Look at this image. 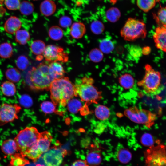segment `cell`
<instances>
[{"mask_svg": "<svg viewBox=\"0 0 166 166\" xmlns=\"http://www.w3.org/2000/svg\"><path fill=\"white\" fill-rule=\"evenodd\" d=\"M52 102L56 105L65 106L75 96L74 85L67 77L55 79L49 88Z\"/></svg>", "mask_w": 166, "mask_h": 166, "instance_id": "6da1fadb", "label": "cell"}, {"mask_svg": "<svg viewBox=\"0 0 166 166\" xmlns=\"http://www.w3.org/2000/svg\"><path fill=\"white\" fill-rule=\"evenodd\" d=\"M92 77H84L74 85L75 96H79L87 106L91 103L97 104L102 97L101 92L94 85Z\"/></svg>", "mask_w": 166, "mask_h": 166, "instance_id": "7a4b0ae2", "label": "cell"}, {"mask_svg": "<svg viewBox=\"0 0 166 166\" xmlns=\"http://www.w3.org/2000/svg\"><path fill=\"white\" fill-rule=\"evenodd\" d=\"M49 64L42 63L36 67H33L29 73L30 85L33 88L38 90H48L54 80L51 74Z\"/></svg>", "mask_w": 166, "mask_h": 166, "instance_id": "3957f363", "label": "cell"}, {"mask_svg": "<svg viewBox=\"0 0 166 166\" xmlns=\"http://www.w3.org/2000/svg\"><path fill=\"white\" fill-rule=\"evenodd\" d=\"M145 73L143 78L138 81L137 85L141 87L144 92L151 96H155L162 90L161 76L160 72L154 69L149 65L145 66Z\"/></svg>", "mask_w": 166, "mask_h": 166, "instance_id": "277c9868", "label": "cell"}, {"mask_svg": "<svg viewBox=\"0 0 166 166\" xmlns=\"http://www.w3.org/2000/svg\"><path fill=\"white\" fill-rule=\"evenodd\" d=\"M121 35L126 41H133L144 38L147 34L145 24L135 18H130L121 30Z\"/></svg>", "mask_w": 166, "mask_h": 166, "instance_id": "5b68a950", "label": "cell"}, {"mask_svg": "<svg viewBox=\"0 0 166 166\" xmlns=\"http://www.w3.org/2000/svg\"><path fill=\"white\" fill-rule=\"evenodd\" d=\"M40 133L35 128L33 127H26L19 132L14 140L21 154L23 156L35 144L39 138Z\"/></svg>", "mask_w": 166, "mask_h": 166, "instance_id": "8992f818", "label": "cell"}, {"mask_svg": "<svg viewBox=\"0 0 166 166\" xmlns=\"http://www.w3.org/2000/svg\"><path fill=\"white\" fill-rule=\"evenodd\" d=\"M124 114L133 122L143 124L149 128L154 124L156 119L155 113L147 110L139 109L136 106L126 109Z\"/></svg>", "mask_w": 166, "mask_h": 166, "instance_id": "52a82bcc", "label": "cell"}, {"mask_svg": "<svg viewBox=\"0 0 166 166\" xmlns=\"http://www.w3.org/2000/svg\"><path fill=\"white\" fill-rule=\"evenodd\" d=\"M146 166H166V146L160 143L144 152Z\"/></svg>", "mask_w": 166, "mask_h": 166, "instance_id": "ba28073f", "label": "cell"}, {"mask_svg": "<svg viewBox=\"0 0 166 166\" xmlns=\"http://www.w3.org/2000/svg\"><path fill=\"white\" fill-rule=\"evenodd\" d=\"M67 153L59 145H54L42 154L43 159L46 166H59Z\"/></svg>", "mask_w": 166, "mask_h": 166, "instance_id": "9c48e42d", "label": "cell"}, {"mask_svg": "<svg viewBox=\"0 0 166 166\" xmlns=\"http://www.w3.org/2000/svg\"><path fill=\"white\" fill-rule=\"evenodd\" d=\"M43 54L46 61L50 62L58 61L65 62L68 59V57L63 49L55 45H47Z\"/></svg>", "mask_w": 166, "mask_h": 166, "instance_id": "30bf717a", "label": "cell"}, {"mask_svg": "<svg viewBox=\"0 0 166 166\" xmlns=\"http://www.w3.org/2000/svg\"><path fill=\"white\" fill-rule=\"evenodd\" d=\"M21 109L16 104H2L0 106V125L11 122L18 118V114Z\"/></svg>", "mask_w": 166, "mask_h": 166, "instance_id": "8fae6325", "label": "cell"}, {"mask_svg": "<svg viewBox=\"0 0 166 166\" xmlns=\"http://www.w3.org/2000/svg\"><path fill=\"white\" fill-rule=\"evenodd\" d=\"M52 140L51 135L47 131L40 133L39 136L34 145L35 149L42 155L50 148Z\"/></svg>", "mask_w": 166, "mask_h": 166, "instance_id": "7c38bea8", "label": "cell"}, {"mask_svg": "<svg viewBox=\"0 0 166 166\" xmlns=\"http://www.w3.org/2000/svg\"><path fill=\"white\" fill-rule=\"evenodd\" d=\"M153 37L156 47L166 52V25L157 27Z\"/></svg>", "mask_w": 166, "mask_h": 166, "instance_id": "4fadbf2b", "label": "cell"}, {"mask_svg": "<svg viewBox=\"0 0 166 166\" xmlns=\"http://www.w3.org/2000/svg\"><path fill=\"white\" fill-rule=\"evenodd\" d=\"M21 22L17 17L11 16L6 22L4 28L6 32L13 34L16 33L21 27Z\"/></svg>", "mask_w": 166, "mask_h": 166, "instance_id": "5bb4252c", "label": "cell"}, {"mask_svg": "<svg viewBox=\"0 0 166 166\" xmlns=\"http://www.w3.org/2000/svg\"><path fill=\"white\" fill-rule=\"evenodd\" d=\"M1 148L2 152L6 155L13 156L18 151L17 144L14 140L8 139L2 143Z\"/></svg>", "mask_w": 166, "mask_h": 166, "instance_id": "9a60e30c", "label": "cell"}, {"mask_svg": "<svg viewBox=\"0 0 166 166\" xmlns=\"http://www.w3.org/2000/svg\"><path fill=\"white\" fill-rule=\"evenodd\" d=\"M86 30L85 26L83 23L76 22L72 24L70 28V34L73 38L79 39L83 36Z\"/></svg>", "mask_w": 166, "mask_h": 166, "instance_id": "2e32d148", "label": "cell"}, {"mask_svg": "<svg viewBox=\"0 0 166 166\" xmlns=\"http://www.w3.org/2000/svg\"><path fill=\"white\" fill-rule=\"evenodd\" d=\"M49 68L51 74L54 80L64 76L65 71L63 66L60 62L54 61L49 63Z\"/></svg>", "mask_w": 166, "mask_h": 166, "instance_id": "e0dca14e", "label": "cell"}, {"mask_svg": "<svg viewBox=\"0 0 166 166\" xmlns=\"http://www.w3.org/2000/svg\"><path fill=\"white\" fill-rule=\"evenodd\" d=\"M56 5L55 2L51 0H45L41 4L40 9L41 13L46 16L53 14L56 11Z\"/></svg>", "mask_w": 166, "mask_h": 166, "instance_id": "ac0fdd59", "label": "cell"}, {"mask_svg": "<svg viewBox=\"0 0 166 166\" xmlns=\"http://www.w3.org/2000/svg\"><path fill=\"white\" fill-rule=\"evenodd\" d=\"M86 161L90 166H98L102 161V157L100 152L91 151L87 154Z\"/></svg>", "mask_w": 166, "mask_h": 166, "instance_id": "d6986e66", "label": "cell"}, {"mask_svg": "<svg viewBox=\"0 0 166 166\" xmlns=\"http://www.w3.org/2000/svg\"><path fill=\"white\" fill-rule=\"evenodd\" d=\"M121 85L125 89L132 88L134 85V80L133 77L130 74L124 73L119 78Z\"/></svg>", "mask_w": 166, "mask_h": 166, "instance_id": "ffe728a7", "label": "cell"}, {"mask_svg": "<svg viewBox=\"0 0 166 166\" xmlns=\"http://www.w3.org/2000/svg\"><path fill=\"white\" fill-rule=\"evenodd\" d=\"M1 89L2 93L7 97L14 96L16 92L15 85L10 81L3 82L1 85Z\"/></svg>", "mask_w": 166, "mask_h": 166, "instance_id": "44dd1931", "label": "cell"}, {"mask_svg": "<svg viewBox=\"0 0 166 166\" xmlns=\"http://www.w3.org/2000/svg\"><path fill=\"white\" fill-rule=\"evenodd\" d=\"M45 47V43L39 40L33 41L30 45L31 52L34 54L38 55L43 54Z\"/></svg>", "mask_w": 166, "mask_h": 166, "instance_id": "7402d4cb", "label": "cell"}, {"mask_svg": "<svg viewBox=\"0 0 166 166\" xmlns=\"http://www.w3.org/2000/svg\"><path fill=\"white\" fill-rule=\"evenodd\" d=\"M95 113L96 117L99 119L104 121L109 117L110 111L106 106L102 105L97 106L95 108Z\"/></svg>", "mask_w": 166, "mask_h": 166, "instance_id": "603a6c76", "label": "cell"}, {"mask_svg": "<svg viewBox=\"0 0 166 166\" xmlns=\"http://www.w3.org/2000/svg\"><path fill=\"white\" fill-rule=\"evenodd\" d=\"M30 39V34L25 30H19L16 32L15 40L20 44H26Z\"/></svg>", "mask_w": 166, "mask_h": 166, "instance_id": "cb8c5ba5", "label": "cell"}, {"mask_svg": "<svg viewBox=\"0 0 166 166\" xmlns=\"http://www.w3.org/2000/svg\"><path fill=\"white\" fill-rule=\"evenodd\" d=\"M5 76L7 79L12 82H18L21 78V73L19 71L15 68H10L6 71Z\"/></svg>", "mask_w": 166, "mask_h": 166, "instance_id": "d4e9b609", "label": "cell"}, {"mask_svg": "<svg viewBox=\"0 0 166 166\" xmlns=\"http://www.w3.org/2000/svg\"><path fill=\"white\" fill-rule=\"evenodd\" d=\"M117 157L118 160L120 163L127 164L131 160L132 154L128 149L122 148L118 151L117 154Z\"/></svg>", "mask_w": 166, "mask_h": 166, "instance_id": "484cf974", "label": "cell"}, {"mask_svg": "<svg viewBox=\"0 0 166 166\" xmlns=\"http://www.w3.org/2000/svg\"><path fill=\"white\" fill-rule=\"evenodd\" d=\"M11 45L8 42H4L0 45V57L3 58L10 57L13 54Z\"/></svg>", "mask_w": 166, "mask_h": 166, "instance_id": "4316f807", "label": "cell"}, {"mask_svg": "<svg viewBox=\"0 0 166 166\" xmlns=\"http://www.w3.org/2000/svg\"><path fill=\"white\" fill-rule=\"evenodd\" d=\"M121 15L119 10L115 7L109 8L107 10L106 13V18L111 22H117L119 19Z\"/></svg>", "mask_w": 166, "mask_h": 166, "instance_id": "83f0119b", "label": "cell"}, {"mask_svg": "<svg viewBox=\"0 0 166 166\" xmlns=\"http://www.w3.org/2000/svg\"><path fill=\"white\" fill-rule=\"evenodd\" d=\"M155 0H137V5L138 7L144 12H147L155 6Z\"/></svg>", "mask_w": 166, "mask_h": 166, "instance_id": "f1b7e54d", "label": "cell"}, {"mask_svg": "<svg viewBox=\"0 0 166 166\" xmlns=\"http://www.w3.org/2000/svg\"><path fill=\"white\" fill-rule=\"evenodd\" d=\"M48 34L52 39L58 41L62 38L63 33L62 29L60 27L57 26H54L49 28Z\"/></svg>", "mask_w": 166, "mask_h": 166, "instance_id": "f546056e", "label": "cell"}, {"mask_svg": "<svg viewBox=\"0 0 166 166\" xmlns=\"http://www.w3.org/2000/svg\"><path fill=\"white\" fill-rule=\"evenodd\" d=\"M67 104L69 111L72 113H77L82 108L81 102L77 99H71Z\"/></svg>", "mask_w": 166, "mask_h": 166, "instance_id": "4dcf8cb0", "label": "cell"}, {"mask_svg": "<svg viewBox=\"0 0 166 166\" xmlns=\"http://www.w3.org/2000/svg\"><path fill=\"white\" fill-rule=\"evenodd\" d=\"M19 9L22 14L28 15L32 13L34 10V7L31 2L24 1L20 3Z\"/></svg>", "mask_w": 166, "mask_h": 166, "instance_id": "1f68e13d", "label": "cell"}, {"mask_svg": "<svg viewBox=\"0 0 166 166\" xmlns=\"http://www.w3.org/2000/svg\"><path fill=\"white\" fill-rule=\"evenodd\" d=\"M100 49L105 53H108L112 52L114 49V45L110 39H105L101 42L99 45Z\"/></svg>", "mask_w": 166, "mask_h": 166, "instance_id": "d6a6232c", "label": "cell"}, {"mask_svg": "<svg viewBox=\"0 0 166 166\" xmlns=\"http://www.w3.org/2000/svg\"><path fill=\"white\" fill-rule=\"evenodd\" d=\"M24 157L20 153V155L16 153L13 155L10 162L11 166H24L26 164H29V161Z\"/></svg>", "mask_w": 166, "mask_h": 166, "instance_id": "836d02e7", "label": "cell"}, {"mask_svg": "<svg viewBox=\"0 0 166 166\" xmlns=\"http://www.w3.org/2000/svg\"><path fill=\"white\" fill-rule=\"evenodd\" d=\"M89 57L93 62H97L102 60L103 57L102 52L100 49L95 48L92 49L89 53Z\"/></svg>", "mask_w": 166, "mask_h": 166, "instance_id": "e575fe53", "label": "cell"}, {"mask_svg": "<svg viewBox=\"0 0 166 166\" xmlns=\"http://www.w3.org/2000/svg\"><path fill=\"white\" fill-rule=\"evenodd\" d=\"M154 17L159 26L166 25V8H161Z\"/></svg>", "mask_w": 166, "mask_h": 166, "instance_id": "d590c367", "label": "cell"}, {"mask_svg": "<svg viewBox=\"0 0 166 166\" xmlns=\"http://www.w3.org/2000/svg\"><path fill=\"white\" fill-rule=\"evenodd\" d=\"M90 28L91 31L96 34H99L103 32L105 27L103 23L98 20H95L91 24Z\"/></svg>", "mask_w": 166, "mask_h": 166, "instance_id": "8d00e7d4", "label": "cell"}, {"mask_svg": "<svg viewBox=\"0 0 166 166\" xmlns=\"http://www.w3.org/2000/svg\"><path fill=\"white\" fill-rule=\"evenodd\" d=\"M29 61L27 57L23 55L19 56L17 59L16 65L18 68L22 70H25L29 65Z\"/></svg>", "mask_w": 166, "mask_h": 166, "instance_id": "74e56055", "label": "cell"}, {"mask_svg": "<svg viewBox=\"0 0 166 166\" xmlns=\"http://www.w3.org/2000/svg\"><path fill=\"white\" fill-rule=\"evenodd\" d=\"M55 105L53 102L45 101L41 104V107L42 111L45 113H50L55 111Z\"/></svg>", "mask_w": 166, "mask_h": 166, "instance_id": "f35d334b", "label": "cell"}, {"mask_svg": "<svg viewBox=\"0 0 166 166\" xmlns=\"http://www.w3.org/2000/svg\"><path fill=\"white\" fill-rule=\"evenodd\" d=\"M140 142L143 145L149 147L154 145V144L152 136L148 133H145L142 136Z\"/></svg>", "mask_w": 166, "mask_h": 166, "instance_id": "ab89813d", "label": "cell"}, {"mask_svg": "<svg viewBox=\"0 0 166 166\" xmlns=\"http://www.w3.org/2000/svg\"><path fill=\"white\" fill-rule=\"evenodd\" d=\"M4 3L6 8L11 10L19 9L21 3L19 0H4Z\"/></svg>", "mask_w": 166, "mask_h": 166, "instance_id": "60d3db41", "label": "cell"}, {"mask_svg": "<svg viewBox=\"0 0 166 166\" xmlns=\"http://www.w3.org/2000/svg\"><path fill=\"white\" fill-rule=\"evenodd\" d=\"M19 102L22 106L26 108L31 106L33 103L31 98L26 94L23 95L19 99Z\"/></svg>", "mask_w": 166, "mask_h": 166, "instance_id": "b9f144b4", "label": "cell"}, {"mask_svg": "<svg viewBox=\"0 0 166 166\" xmlns=\"http://www.w3.org/2000/svg\"><path fill=\"white\" fill-rule=\"evenodd\" d=\"M142 50L139 47L133 46L129 50V54L134 59H138L141 56Z\"/></svg>", "mask_w": 166, "mask_h": 166, "instance_id": "7bdbcfd3", "label": "cell"}, {"mask_svg": "<svg viewBox=\"0 0 166 166\" xmlns=\"http://www.w3.org/2000/svg\"><path fill=\"white\" fill-rule=\"evenodd\" d=\"M72 23L71 19L68 16L62 17L59 21L60 25L63 28H67Z\"/></svg>", "mask_w": 166, "mask_h": 166, "instance_id": "ee69618b", "label": "cell"}, {"mask_svg": "<svg viewBox=\"0 0 166 166\" xmlns=\"http://www.w3.org/2000/svg\"><path fill=\"white\" fill-rule=\"evenodd\" d=\"M71 166H90L86 160H78L75 161Z\"/></svg>", "mask_w": 166, "mask_h": 166, "instance_id": "f6af8a7d", "label": "cell"}, {"mask_svg": "<svg viewBox=\"0 0 166 166\" xmlns=\"http://www.w3.org/2000/svg\"><path fill=\"white\" fill-rule=\"evenodd\" d=\"M4 0H0V16H2L6 11L5 9L3 6V3Z\"/></svg>", "mask_w": 166, "mask_h": 166, "instance_id": "bcb514c9", "label": "cell"}, {"mask_svg": "<svg viewBox=\"0 0 166 166\" xmlns=\"http://www.w3.org/2000/svg\"><path fill=\"white\" fill-rule=\"evenodd\" d=\"M113 4H114L119 0H109Z\"/></svg>", "mask_w": 166, "mask_h": 166, "instance_id": "7dc6e473", "label": "cell"}, {"mask_svg": "<svg viewBox=\"0 0 166 166\" xmlns=\"http://www.w3.org/2000/svg\"><path fill=\"white\" fill-rule=\"evenodd\" d=\"M36 166H45V165L40 164H38L36 165Z\"/></svg>", "mask_w": 166, "mask_h": 166, "instance_id": "c3c4849f", "label": "cell"}, {"mask_svg": "<svg viewBox=\"0 0 166 166\" xmlns=\"http://www.w3.org/2000/svg\"><path fill=\"white\" fill-rule=\"evenodd\" d=\"M156 2H159L160 0H155Z\"/></svg>", "mask_w": 166, "mask_h": 166, "instance_id": "681fc988", "label": "cell"}, {"mask_svg": "<svg viewBox=\"0 0 166 166\" xmlns=\"http://www.w3.org/2000/svg\"></svg>", "mask_w": 166, "mask_h": 166, "instance_id": "f907efd6", "label": "cell"}, {"mask_svg": "<svg viewBox=\"0 0 166 166\" xmlns=\"http://www.w3.org/2000/svg\"></svg>", "mask_w": 166, "mask_h": 166, "instance_id": "816d5d0a", "label": "cell"}]
</instances>
